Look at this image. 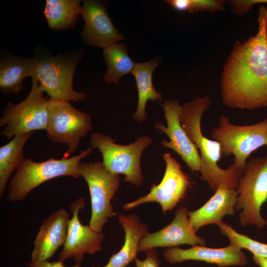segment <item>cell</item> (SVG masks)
I'll use <instances>...</instances> for the list:
<instances>
[{
    "label": "cell",
    "mask_w": 267,
    "mask_h": 267,
    "mask_svg": "<svg viewBox=\"0 0 267 267\" xmlns=\"http://www.w3.org/2000/svg\"><path fill=\"white\" fill-rule=\"evenodd\" d=\"M257 22L255 35L235 43L221 73L222 102L231 108L267 106V6H260Z\"/></svg>",
    "instance_id": "cell-1"
},
{
    "label": "cell",
    "mask_w": 267,
    "mask_h": 267,
    "mask_svg": "<svg viewBox=\"0 0 267 267\" xmlns=\"http://www.w3.org/2000/svg\"><path fill=\"white\" fill-rule=\"evenodd\" d=\"M208 95L199 96L181 105L179 120L189 139L200 151L201 162V178L216 191L223 185L237 186L244 170L232 164L226 169L218 164L222 157L220 143L204 136L201 128L202 117L211 105Z\"/></svg>",
    "instance_id": "cell-2"
},
{
    "label": "cell",
    "mask_w": 267,
    "mask_h": 267,
    "mask_svg": "<svg viewBox=\"0 0 267 267\" xmlns=\"http://www.w3.org/2000/svg\"><path fill=\"white\" fill-rule=\"evenodd\" d=\"M89 147L71 158L64 156L60 159L51 157L41 162L25 158L20 167L10 179L7 198L11 202L24 200L34 188L51 179L68 176L74 178L81 177L79 168L81 160L91 154Z\"/></svg>",
    "instance_id": "cell-3"
},
{
    "label": "cell",
    "mask_w": 267,
    "mask_h": 267,
    "mask_svg": "<svg viewBox=\"0 0 267 267\" xmlns=\"http://www.w3.org/2000/svg\"><path fill=\"white\" fill-rule=\"evenodd\" d=\"M236 189L235 208L241 210L239 216L241 225L263 228L267 222L261 216V209L267 201V153L247 161Z\"/></svg>",
    "instance_id": "cell-4"
},
{
    "label": "cell",
    "mask_w": 267,
    "mask_h": 267,
    "mask_svg": "<svg viewBox=\"0 0 267 267\" xmlns=\"http://www.w3.org/2000/svg\"><path fill=\"white\" fill-rule=\"evenodd\" d=\"M152 141L150 137L143 136L130 144L120 145L115 143L110 136L99 133H92L89 139L91 147L97 148L101 154L102 163L106 169L115 174L124 175V181L135 186L142 183L141 156Z\"/></svg>",
    "instance_id": "cell-5"
},
{
    "label": "cell",
    "mask_w": 267,
    "mask_h": 267,
    "mask_svg": "<svg viewBox=\"0 0 267 267\" xmlns=\"http://www.w3.org/2000/svg\"><path fill=\"white\" fill-rule=\"evenodd\" d=\"M211 136L220 143L222 156L233 155V164L244 170L251 154L267 145V117L254 124L240 126L232 124L228 117L222 116Z\"/></svg>",
    "instance_id": "cell-6"
},
{
    "label": "cell",
    "mask_w": 267,
    "mask_h": 267,
    "mask_svg": "<svg viewBox=\"0 0 267 267\" xmlns=\"http://www.w3.org/2000/svg\"><path fill=\"white\" fill-rule=\"evenodd\" d=\"M31 90L26 98L15 104L7 103L0 119V126L4 127L1 135L10 139L34 131L46 130L48 122V102L39 83L32 78Z\"/></svg>",
    "instance_id": "cell-7"
},
{
    "label": "cell",
    "mask_w": 267,
    "mask_h": 267,
    "mask_svg": "<svg viewBox=\"0 0 267 267\" xmlns=\"http://www.w3.org/2000/svg\"><path fill=\"white\" fill-rule=\"evenodd\" d=\"M79 171L90 193L91 215L89 225L95 231L102 232L104 224L116 215L111 200L120 185L119 175L108 171L100 161L81 162Z\"/></svg>",
    "instance_id": "cell-8"
},
{
    "label": "cell",
    "mask_w": 267,
    "mask_h": 267,
    "mask_svg": "<svg viewBox=\"0 0 267 267\" xmlns=\"http://www.w3.org/2000/svg\"><path fill=\"white\" fill-rule=\"evenodd\" d=\"M81 59L77 53L58 56H39L34 77L49 98L69 102H80L85 99V92L73 89V76Z\"/></svg>",
    "instance_id": "cell-9"
},
{
    "label": "cell",
    "mask_w": 267,
    "mask_h": 267,
    "mask_svg": "<svg viewBox=\"0 0 267 267\" xmlns=\"http://www.w3.org/2000/svg\"><path fill=\"white\" fill-rule=\"evenodd\" d=\"M48 109L46 137L55 143L67 145L65 156L70 155L78 148L80 139L92 130L90 116L62 99L49 98Z\"/></svg>",
    "instance_id": "cell-10"
},
{
    "label": "cell",
    "mask_w": 267,
    "mask_h": 267,
    "mask_svg": "<svg viewBox=\"0 0 267 267\" xmlns=\"http://www.w3.org/2000/svg\"><path fill=\"white\" fill-rule=\"evenodd\" d=\"M163 158L166 167L161 182L153 184L147 194L124 204V210H130L148 202H158L165 213L172 210L184 198L190 183L188 176L170 153H165Z\"/></svg>",
    "instance_id": "cell-11"
},
{
    "label": "cell",
    "mask_w": 267,
    "mask_h": 267,
    "mask_svg": "<svg viewBox=\"0 0 267 267\" xmlns=\"http://www.w3.org/2000/svg\"><path fill=\"white\" fill-rule=\"evenodd\" d=\"M85 206L86 201L83 197H79L70 205V209L73 215L58 261L64 262L72 258L76 264H81L85 254L93 255L102 249L104 234L102 232L93 230L89 225H83L79 220V211Z\"/></svg>",
    "instance_id": "cell-12"
},
{
    "label": "cell",
    "mask_w": 267,
    "mask_h": 267,
    "mask_svg": "<svg viewBox=\"0 0 267 267\" xmlns=\"http://www.w3.org/2000/svg\"><path fill=\"white\" fill-rule=\"evenodd\" d=\"M161 105L167 127L156 122L154 127L167 134L169 138V141L164 139L161 142V144L177 153L192 173L200 172L201 162L199 151L180 122L181 105L178 101L173 100L165 101Z\"/></svg>",
    "instance_id": "cell-13"
},
{
    "label": "cell",
    "mask_w": 267,
    "mask_h": 267,
    "mask_svg": "<svg viewBox=\"0 0 267 267\" xmlns=\"http://www.w3.org/2000/svg\"><path fill=\"white\" fill-rule=\"evenodd\" d=\"M81 14L85 21L81 37L86 44L104 49L124 39L115 28L102 2L83 0Z\"/></svg>",
    "instance_id": "cell-14"
},
{
    "label": "cell",
    "mask_w": 267,
    "mask_h": 267,
    "mask_svg": "<svg viewBox=\"0 0 267 267\" xmlns=\"http://www.w3.org/2000/svg\"><path fill=\"white\" fill-rule=\"evenodd\" d=\"M187 208L181 207L175 212L172 222L160 230L148 233L141 239L138 251H145L155 247H176L189 244L203 245L205 240L196 234V231L187 217Z\"/></svg>",
    "instance_id": "cell-15"
},
{
    "label": "cell",
    "mask_w": 267,
    "mask_h": 267,
    "mask_svg": "<svg viewBox=\"0 0 267 267\" xmlns=\"http://www.w3.org/2000/svg\"><path fill=\"white\" fill-rule=\"evenodd\" d=\"M163 257L171 264L195 260L215 264L218 267L244 266L247 263V258L241 249L232 244L221 248L201 245L193 246L187 249L172 247L164 250Z\"/></svg>",
    "instance_id": "cell-16"
},
{
    "label": "cell",
    "mask_w": 267,
    "mask_h": 267,
    "mask_svg": "<svg viewBox=\"0 0 267 267\" xmlns=\"http://www.w3.org/2000/svg\"><path fill=\"white\" fill-rule=\"evenodd\" d=\"M70 216L64 208L52 212L42 222L34 241L31 262L48 260L66 239Z\"/></svg>",
    "instance_id": "cell-17"
},
{
    "label": "cell",
    "mask_w": 267,
    "mask_h": 267,
    "mask_svg": "<svg viewBox=\"0 0 267 267\" xmlns=\"http://www.w3.org/2000/svg\"><path fill=\"white\" fill-rule=\"evenodd\" d=\"M237 186L221 185L213 196L200 208L188 211L189 219L197 231L201 227L211 224H219L225 215L234 214L238 192Z\"/></svg>",
    "instance_id": "cell-18"
},
{
    "label": "cell",
    "mask_w": 267,
    "mask_h": 267,
    "mask_svg": "<svg viewBox=\"0 0 267 267\" xmlns=\"http://www.w3.org/2000/svg\"><path fill=\"white\" fill-rule=\"evenodd\" d=\"M119 220L125 231L124 243L120 250L113 255L102 267H127L137 259L139 242L148 233L147 225L141 222L137 214L121 215Z\"/></svg>",
    "instance_id": "cell-19"
},
{
    "label": "cell",
    "mask_w": 267,
    "mask_h": 267,
    "mask_svg": "<svg viewBox=\"0 0 267 267\" xmlns=\"http://www.w3.org/2000/svg\"><path fill=\"white\" fill-rule=\"evenodd\" d=\"M39 56L32 58L9 55L0 59V89L5 95L17 94L23 89V81L33 78Z\"/></svg>",
    "instance_id": "cell-20"
},
{
    "label": "cell",
    "mask_w": 267,
    "mask_h": 267,
    "mask_svg": "<svg viewBox=\"0 0 267 267\" xmlns=\"http://www.w3.org/2000/svg\"><path fill=\"white\" fill-rule=\"evenodd\" d=\"M160 58H154L149 61L136 63L132 72L134 77L138 91V103L133 118L142 122L146 118L145 111L147 101H161L162 94L156 91L152 83V76L155 69L159 65Z\"/></svg>",
    "instance_id": "cell-21"
},
{
    "label": "cell",
    "mask_w": 267,
    "mask_h": 267,
    "mask_svg": "<svg viewBox=\"0 0 267 267\" xmlns=\"http://www.w3.org/2000/svg\"><path fill=\"white\" fill-rule=\"evenodd\" d=\"M33 132L14 136L0 147V197L5 191L8 180L20 167L24 159L23 148Z\"/></svg>",
    "instance_id": "cell-22"
},
{
    "label": "cell",
    "mask_w": 267,
    "mask_h": 267,
    "mask_svg": "<svg viewBox=\"0 0 267 267\" xmlns=\"http://www.w3.org/2000/svg\"><path fill=\"white\" fill-rule=\"evenodd\" d=\"M81 3L80 0H46L43 12L49 28L62 31L74 27L81 14Z\"/></svg>",
    "instance_id": "cell-23"
},
{
    "label": "cell",
    "mask_w": 267,
    "mask_h": 267,
    "mask_svg": "<svg viewBox=\"0 0 267 267\" xmlns=\"http://www.w3.org/2000/svg\"><path fill=\"white\" fill-rule=\"evenodd\" d=\"M103 58L107 69L103 76L107 83L117 84L124 76L132 73L135 62L128 53L124 44L116 43L103 49Z\"/></svg>",
    "instance_id": "cell-24"
},
{
    "label": "cell",
    "mask_w": 267,
    "mask_h": 267,
    "mask_svg": "<svg viewBox=\"0 0 267 267\" xmlns=\"http://www.w3.org/2000/svg\"><path fill=\"white\" fill-rule=\"evenodd\" d=\"M221 232L229 240L230 244L251 252L254 256L267 258V244L252 239L236 231L231 226L224 222L218 224Z\"/></svg>",
    "instance_id": "cell-25"
},
{
    "label": "cell",
    "mask_w": 267,
    "mask_h": 267,
    "mask_svg": "<svg viewBox=\"0 0 267 267\" xmlns=\"http://www.w3.org/2000/svg\"><path fill=\"white\" fill-rule=\"evenodd\" d=\"M165 2L178 11L193 13L203 11L216 12L225 10V3L223 0H167Z\"/></svg>",
    "instance_id": "cell-26"
},
{
    "label": "cell",
    "mask_w": 267,
    "mask_h": 267,
    "mask_svg": "<svg viewBox=\"0 0 267 267\" xmlns=\"http://www.w3.org/2000/svg\"><path fill=\"white\" fill-rule=\"evenodd\" d=\"M225 3L230 6L234 14L242 16L247 13L255 4H267V0H225Z\"/></svg>",
    "instance_id": "cell-27"
},
{
    "label": "cell",
    "mask_w": 267,
    "mask_h": 267,
    "mask_svg": "<svg viewBox=\"0 0 267 267\" xmlns=\"http://www.w3.org/2000/svg\"><path fill=\"white\" fill-rule=\"evenodd\" d=\"M145 252L146 258L144 260L137 258L134 261L135 267H160V261L157 252L154 248L147 250Z\"/></svg>",
    "instance_id": "cell-28"
},
{
    "label": "cell",
    "mask_w": 267,
    "mask_h": 267,
    "mask_svg": "<svg viewBox=\"0 0 267 267\" xmlns=\"http://www.w3.org/2000/svg\"><path fill=\"white\" fill-rule=\"evenodd\" d=\"M29 267H66L63 265V262L58 261L54 262H49L48 260H42L27 264ZM70 267H81L80 264H76Z\"/></svg>",
    "instance_id": "cell-29"
},
{
    "label": "cell",
    "mask_w": 267,
    "mask_h": 267,
    "mask_svg": "<svg viewBox=\"0 0 267 267\" xmlns=\"http://www.w3.org/2000/svg\"><path fill=\"white\" fill-rule=\"evenodd\" d=\"M253 260L260 267H267V258L253 256Z\"/></svg>",
    "instance_id": "cell-30"
}]
</instances>
